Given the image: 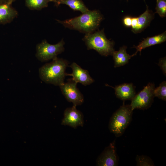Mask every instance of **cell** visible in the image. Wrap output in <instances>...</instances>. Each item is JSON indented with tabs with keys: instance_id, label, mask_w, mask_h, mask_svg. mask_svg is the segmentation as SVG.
I'll return each instance as SVG.
<instances>
[{
	"instance_id": "obj_17",
	"label": "cell",
	"mask_w": 166,
	"mask_h": 166,
	"mask_svg": "<svg viewBox=\"0 0 166 166\" xmlns=\"http://www.w3.org/2000/svg\"><path fill=\"white\" fill-rule=\"evenodd\" d=\"M55 1V0H25L26 6L32 10H41L47 7L49 2Z\"/></svg>"
},
{
	"instance_id": "obj_1",
	"label": "cell",
	"mask_w": 166,
	"mask_h": 166,
	"mask_svg": "<svg viewBox=\"0 0 166 166\" xmlns=\"http://www.w3.org/2000/svg\"><path fill=\"white\" fill-rule=\"evenodd\" d=\"M103 18L100 11L94 10H89L78 16L71 19L64 21L56 20L65 27L87 34L95 31Z\"/></svg>"
},
{
	"instance_id": "obj_4",
	"label": "cell",
	"mask_w": 166,
	"mask_h": 166,
	"mask_svg": "<svg viewBox=\"0 0 166 166\" xmlns=\"http://www.w3.org/2000/svg\"><path fill=\"white\" fill-rule=\"evenodd\" d=\"M133 111L130 105L123 104L113 114L109 124L110 132L117 137L121 136L132 119Z\"/></svg>"
},
{
	"instance_id": "obj_20",
	"label": "cell",
	"mask_w": 166,
	"mask_h": 166,
	"mask_svg": "<svg viewBox=\"0 0 166 166\" xmlns=\"http://www.w3.org/2000/svg\"><path fill=\"white\" fill-rule=\"evenodd\" d=\"M156 12L162 18L166 16V0H157Z\"/></svg>"
},
{
	"instance_id": "obj_11",
	"label": "cell",
	"mask_w": 166,
	"mask_h": 166,
	"mask_svg": "<svg viewBox=\"0 0 166 166\" xmlns=\"http://www.w3.org/2000/svg\"><path fill=\"white\" fill-rule=\"evenodd\" d=\"M69 66L72 69V72L71 74L66 73V75L72 76V80L77 83H79L86 86L94 82L88 71L83 69L76 63L73 62Z\"/></svg>"
},
{
	"instance_id": "obj_9",
	"label": "cell",
	"mask_w": 166,
	"mask_h": 166,
	"mask_svg": "<svg viewBox=\"0 0 166 166\" xmlns=\"http://www.w3.org/2000/svg\"><path fill=\"white\" fill-rule=\"evenodd\" d=\"M84 123L83 115L77 109L76 106L73 105L65 109L61 121L62 125L76 128L79 126H83Z\"/></svg>"
},
{
	"instance_id": "obj_5",
	"label": "cell",
	"mask_w": 166,
	"mask_h": 166,
	"mask_svg": "<svg viewBox=\"0 0 166 166\" xmlns=\"http://www.w3.org/2000/svg\"><path fill=\"white\" fill-rule=\"evenodd\" d=\"M65 44L63 39L54 45L50 44L46 40H44L36 45V57L42 62L53 60L64 51Z\"/></svg>"
},
{
	"instance_id": "obj_23",
	"label": "cell",
	"mask_w": 166,
	"mask_h": 166,
	"mask_svg": "<svg viewBox=\"0 0 166 166\" xmlns=\"http://www.w3.org/2000/svg\"><path fill=\"white\" fill-rule=\"evenodd\" d=\"M16 0H0V4H11Z\"/></svg>"
},
{
	"instance_id": "obj_22",
	"label": "cell",
	"mask_w": 166,
	"mask_h": 166,
	"mask_svg": "<svg viewBox=\"0 0 166 166\" xmlns=\"http://www.w3.org/2000/svg\"><path fill=\"white\" fill-rule=\"evenodd\" d=\"M166 57H164L160 59L159 63L158 64V65L160 66V68L161 69L163 73L164 74H166Z\"/></svg>"
},
{
	"instance_id": "obj_24",
	"label": "cell",
	"mask_w": 166,
	"mask_h": 166,
	"mask_svg": "<svg viewBox=\"0 0 166 166\" xmlns=\"http://www.w3.org/2000/svg\"></svg>"
},
{
	"instance_id": "obj_12",
	"label": "cell",
	"mask_w": 166,
	"mask_h": 166,
	"mask_svg": "<svg viewBox=\"0 0 166 166\" xmlns=\"http://www.w3.org/2000/svg\"><path fill=\"white\" fill-rule=\"evenodd\" d=\"M113 88L116 97L123 101L131 100L136 95L135 87L132 83L123 84Z\"/></svg>"
},
{
	"instance_id": "obj_15",
	"label": "cell",
	"mask_w": 166,
	"mask_h": 166,
	"mask_svg": "<svg viewBox=\"0 0 166 166\" xmlns=\"http://www.w3.org/2000/svg\"><path fill=\"white\" fill-rule=\"evenodd\" d=\"M127 47L126 46H123L120 48L117 51H114L112 56L114 61V67H117L128 63L131 58L135 55L134 54L129 55L126 52Z\"/></svg>"
},
{
	"instance_id": "obj_2",
	"label": "cell",
	"mask_w": 166,
	"mask_h": 166,
	"mask_svg": "<svg viewBox=\"0 0 166 166\" xmlns=\"http://www.w3.org/2000/svg\"><path fill=\"white\" fill-rule=\"evenodd\" d=\"M68 61L57 57L39 68L40 78L45 83L59 86L64 82L66 73V69L68 66Z\"/></svg>"
},
{
	"instance_id": "obj_16",
	"label": "cell",
	"mask_w": 166,
	"mask_h": 166,
	"mask_svg": "<svg viewBox=\"0 0 166 166\" xmlns=\"http://www.w3.org/2000/svg\"><path fill=\"white\" fill-rule=\"evenodd\" d=\"M55 5L58 6L61 4H65L74 11H78L82 13L89 10L81 0H55Z\"/></svg>"
},
{
	"instance_id": "obj_6",
	"label": "cell",
	"mask_w": 166,
	"mask_h": 166,
	"mask_svg": "<svg viewBox=\"0 0 166 166\" xmlns=\"http://www.w3.org/2000/svg\"><path fill=\"white\" fill-rule=\"evenodd\" d=\"M154 85L149 83L143 89L136 94L131 100L130 105L132 111L135 109H146L150 107L153 101L154 97Z\"/></svg>"
},
{
	"instance_id": "obj_7",
	"label": "cell",
	"mask_w": 166,
	"mask_h": 166,
	"mask_svg": "<svg viewBox=\"0 0 166 166\" xmlns=\"http://www.w3.org/2000/svg\"><path fill=\"white\" fill-rule=\"evenodd\" d=\"M77 83L71 79L59 86L67 100L76 106L81 105L84 102L83 96L77 87Z\"/></svg>"
},
{
	"instance_id": "obj_21",
	"label": "cell",
	"mask_w": 166,
	"mask_h": 166,
	"mask_svg": "<svg viewBox=\"0 0 166 166\" xmlns=\"http://www.w3.org/2000/svg\"><path fill=\"white\" fill-rule=\"evenodd\" d=\"M132 17L127 16L124 17L122 21L123 25L127 27H130L131 26Z\"/></svg>"
},
{
	"instance_id": "obj_19",
	"label": "cell",
	"mask_w": 166,
	"mask_h": 166,
	"mask_svg": "<svg viewBox=\"0 0 166 166\" xmlns=\"http://www.w3.org/2000/svg\"><path fill=\"white\" fill-rule=\"evenodd\" d=\"M136 166H154L152 160L149 157L144 155H137L136 158Z\"/></svg>"
},
{
	"instance_id": "obj_18",
	"label": "cell",
	"mask_w": 166,
	"mask_h": 166,
	"mask_svg": "<svg viewBox=\"0 0 166 166\" xmlns=\"http://www.w3.org/2000/svg\"><path fill=\"white\" fill-rule=\"evenodd\" d=\"M154 97H158L163 100H166V82L164 81L160 84L159 86L154 90Z\"/></svg>"
},
{
	"instance_id": "obj_8",
	"label": "cell",
	"mask_w": 166,
	"mask_h": 166,
	"mask_svg": "<svg viewBox=\"0 0 166 166\" xmlns=\"http://www.w3.org/2000/svg\"><path fill=\"white\" fill-rule=\"evenodd\" d=\"M119 157L116 152L115 140L106 147L97 160V166H116L118 165Z\"/></svg>"
},
{
	"instance_id": "obj_3",
	"label": "cell",
	"mask_w": 166,
	"mask_h": 166,
	"mask_svg": "<svg viewBox=\"0 0 166 166\" xmlns=\"http://www.w3.org/2000/svg\"><path fill=\"white\" fill-rule=\"evenodd\" d=\"M88 50L93 49L102 56L112 55L114 43L106 37L104 29L85 34L82 39Z\"/></svg>"
},
{
	"instance_id": "obj_13",
	"label": "cell",
	"mask_w": 166,
	"mask_h": 166,
	"mask_svg": "<svg viewBox=\"0 0 166 166\" xmlns=\"http://www.w3.org/2000/svg\"><path fill=\"white\" fill-rule=\"evenodd\" d=\"M18 15V11L11 4H0V24L10 23Z\"/></svg>"
},
{
	"instance_id": "obj_10",
	"label": "cell",
	"mask_w": 166,
	"mask_h": 166,
	"mask_svg": "<svg viewBox=\"0 0 166 166\" xmlns=\"http://www.w3.org/2000/svg\"><path fill=\"white\" fill-rule=\"evenodd\" d=\"M154 18V13L147 6L146 9L143 14L138 17H132V31L135 34L141 32L149 25Z\"/></svg>"
},
{
	"instance_id": "obj_14",
	"label": "cell",
	"mask_w": 166,
	"mask_h": 166,
	"mask_svg": "<svg viewBox=\"0 0 166 166\" xmlns=\"http://www.w3.org/2000/svg\"><path fill=\"white\" fill-rule=\"evenodd\" d=\"M166 40V31L158 35L152 37H148L144 39L137 46H134L133 48L136 49V51L134 54L136 55L137 53L139 52L140 54L143 49L156 44H161Z\"/></svg>"
}]
</instances>
